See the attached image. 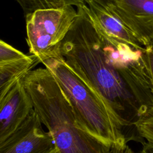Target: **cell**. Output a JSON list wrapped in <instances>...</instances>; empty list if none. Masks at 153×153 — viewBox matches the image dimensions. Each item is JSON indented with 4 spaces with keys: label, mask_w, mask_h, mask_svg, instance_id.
Wrapping results in <instances>:
<instances>
[{
    "label": "cell",
    "mask_w": 153,
    "mask_h": 153,
    "mask_svg": "<svg viewBox=\"0 0 153 153\" xmlns=\"http://www.w3.org/2000/svg\"><path fill=\"white\" fill-rule=\"evenodd\" d=\"M152 44H153V43H152Z\"/></svg>",
    "instance_id": "ac0fdd59"
},
{
    "label": "cell",
    "mask_w": 153,
    "mask_h": 153,
    "mask_svg": "<svg viewBox=\"0 0 153 153\" xmlns=\"http://www.w3.org/2000/svg\"><path fill=\"white\" fill-rule=\"evenodd\" d=\"M85 4H87L88 11L93 20L106 34L135 48H145L134 33L115 14L94 1H89Z\"/></svg>",
    "instance_id": "ba28073f"
},
{
    "label": "cell",
    "mask_w": 153,
    "mask_h": 153,
    "mask_svg": "<svg viewBox=\"0 0 153 153\" xmlns=\"http://www.w3.org/2000/svg\"><path fill=\"white\" fill-rule=\"evenodd\" d=\"M33 109L22 79L0 98V143L13 133Z\"/></svg>",
    "instance_id": "52a82bcc"
},
{
    "label": "cell",
    "mask_w": 153,
    "mask_h": 153,
    "mask_svg": "<svg viewBox=\"0 0 153 153\" xmlns=\"http://www.w3.org/2000/svg\"><path fill=\"white\" fill-rule=\"evenodd\" d=\"M139 153H153V146L147 142L142 143V149Z\"/></svg>",
    "instance_id": "2e32d148"
},
{
    "label": "cell",
    "mask_w": 153,
    "mask_h": 153,
    "mask_svg": "<svg viewBox=\"0 0 153 153\" xmlns=\"http://www.w3.org/2000/svg\"><path fill=\"white\" fill-rule=\"evenodd\" d=\"M78 16L73 5L39 9L25 15L29 53L40 63L60 56L61 44Z\"/></svg>",
    "instance_id": "277c9868"
},
{
    "label": "cell",
    "mask_w": 153,
    "mask_h": 153,
    "mask_svg": "<svg viewBox=\"0 0 153 153\" xmlns=\"http://www.w3.org/2000/svg\"><path fill=\"white\" fill-rule=\"evenodd\" d=\"M107 9L121 20L145 47L153 43V0H114Z\"/></svg>",
    "instance_id": "8992f818"
},
{
    "label": "cell",
    "mask_w": 153,
    "mask_h": 153,
    "mask_svg": "<svg viewBox=\"0 0 153 153\" xmlns=\"http://www.w3.org/2000/svg\"><path fill=\"white\" fill-rule=\"evenodd\" d=\"M62 41L60 54L68 66L105 100L126 130L128 140L139 142L134 126L142 117L138 102L115 66L113 37L90 15L86 4Z\"/></svg>",
    "instance_id": "6da1fadb"
},
{
    "label": "cell",
    "mask_w": 153,
    "mask_h": 153,
    "mask_svg": "<svg viewBox=\"0 0 153 153\" xmlns=\"http://www.w3.org/2000/svg\"><path fill=\"white\" fill-rule=\"evenodd\" d=\"M134 126L139 135L153 146V115L140 118Z\"/></svg>",
    "instance_id": "8fae6325"
},
{
    "label": "cell",
    "mask_w": 153,
    "mask_h": 153,
    "mask_svg": "<svg viewBox=\"0 0 153 153\" xmlns=\"http://www.w3.org/2000/svg\"><path fill=\"white\" fill-rule=\"evenodd\" d=\"M40 63L33 55L6 63H0V98Z\"/></svg>",
    "instance_id": "9c48e42d"
},
{
    "label": "cell",
    "mask_w": 153,
    "mask_h": 153,
    "mask_svg": "<svg viewBox=\"0 0 153 153\" xmlns=\"http://www.w3.org/2000/svg\"><path fill=\"white\" fill-rule=\"evenodd\" d=\"M89 1H92L95 2L96 3L102 5V7L108 8L111 5H112L114 0H84L85 2Z\"/></svg>",
    "instance_id": "9a60e30c"
},
{
    "label": "cell",
    "mask_w": 153,
    "mask_h": 153,
    "mask_svg": "<svg viewBox=\"0 0 153 153\" xmlns=\"http://www.w3.org/2000/svg\"><path fill=\"white\" fill-rule=\"evenodd\" d=\"M27 56L4 41H0V63L19 60Z\"/></svg>",
    "instance_id": "7c38bea8"
},
{
    "label": "cell",
    "mask_w": 153,
    "mask_h": 153,
    "mask_svg": "<svg viewBox=\"0 0 153 153\" xmlns=\"http://www.w3.org/2000/svg\"><path fill=\"white\" fill-rule=\"evenodd\" d=\"M143 57L150 71L153 85V44L145 47L143 50Z\"/></svg>",
    "instance_id": "4fadbf2b"
},
{
    "label": "cell",
    "mask_w": 153,
    "mask_h": 153,
    "mask_svg": "<svg viewBox=\"0 0 153 153\" xmlns=\"http://www.w3.org/2000/svg\"><path fill=\"white\" fill-rule=\"evenodd\" d=\"M42 63L54 75L69 100L81 128L112 148L127 145L126 130L108 105L68 66L62 56Z\"/></svg>",
    "instance_id": "3957f363"
},
{
    "label": "cell",
    "mask_w": 153,
    "mask_h": 153,
    "mask_svg": "<svg viewBox=\"0 0 153 153\" xmlns=\"http://www.w3.org/2000/svg\"><path fill=\"white\" fill-rule=\"evenodd\" d=\"M112 153H136L127 144L118 148H112Z\"/></svg>",
    "instance_id": "5bb4252c"
},
{
    "label": "cell",
    "mask_w": 153,
    "mask_h": 153,
    "mask_svg": "<svg viewBox=\"0 0 153 153\" xmlns=\"http://www.w3.org/2000/svg\"><path fill=\"white\" fill-rule=\"evenodd\" d=\"M25 15L37 10L73 5L77 8L85 4L84 0H16Z\"/></svg>",
    "instance_id": "30bf717a"
},
{
    "label": "cell",
    "mask_w": 153,
    "mask_h": 153,
    "mask_svg": "<svg viewBox=\"0 0 153 153\" xmlns=\"http://www.w3.org/2000/svg\"><path fill=\"white\" fill-rule=\"evenodd\" d=\"M22 80L59 153H112L111 146L79 126L69 100L49 69H33Z\"/></svg>",
    "instance_id": "7a4b0ae2"
},
{
    "label": "cell",
    "mask_w": 153,
    "mask_h": 153,
    "mask_svg": "<svg viewBox=\"0 0 153 153\" xmlns=\"http://www.w3.org/2000/svg\"><path fill=\"white\" fill-rule=\"evenodd\" d=\"M55 153H59V152H58V151H57V152H55Z\"/></svg>",
    "instance_id": "e0dca14e"
},
{
    "label": "cell",
    "mask_w": 153,
    "mask_h": 153,
    "mask_svg": "<svg viewBox=\"0 0 153 153\" xmlns=\"http://www.w3.org/2000/svg\"><path fill=\"white\" fill-rule=\"evenodd\" d=\"M33 109L21 126L0 143V153H55L53 137Z\"/></svg>",
    "instance_id": "5b68a950"
}]
</instances>
